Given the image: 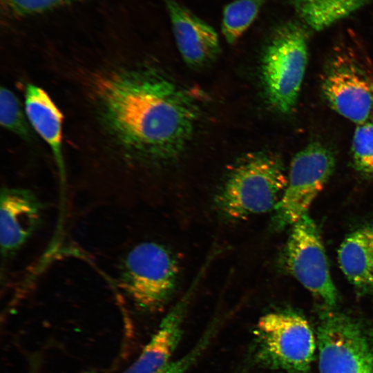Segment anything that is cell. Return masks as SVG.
Returning <instances> with one entry per match:
<instances>
[{"instance_id": "obj_20", "label": "cell", "mask_w": 373, "mask_h": 373, "mask_svg": "<svg viewBox=\"0 0 373 373\" xmlns=\"http://www.w3.org/2000/svg\"><path fill=\"white\" fill-rule=\"evenodd\" d=\"M81 0H4L6 6L21 15H35Z\"/></svg>"}, {"instance_id": "obj_2", "label": "cell", "mask_w": 373, "mask_h": 373, "mask_svg": "<svg viewBox=\"0 0 373 373\" xmlns=\"http://www.w3.org/2000/svg\"><path fill=\"white\" fill-rule=\"evenodd\" d=\"M287 180L276 155L249 153L231 169L216 195V207L225 218L236 221L274 211Z\"/></svg>"}, {"instance_id": "obj_12", "label": "cell", "mask_w": 373, "mask_h": 373, "mask_svg": "<svg viewBox=\"0 0 373 373\" xmlns=\"http://www.w3.org/2000/svg\"><path fill=\"white\" fill-rule=\"evenodd\" d=\"M195 284L166 314L138 358L123 373H155L171 361L182 335L183 321Z\"/></svg>"}, {"instance_id": "obj_8", "label": "cell", "mask_w": 373, "mask_h": 373, "mask_svg": "<svg viewBox=\"0 0 373 373\" xmlns=\"http://www.w3.org/2000/svg\"><path fill=\"white\" fill-rule=\"evenodd\" d=\"M284 261L289 273L303 287L325 307L334 309L337 291L330 276L318 228L307 213L291 226Z\"/></svg>"}, {"instance_id": "obj_9", "label": "cell", "mask_w": 373, "mask_h": 373, "mask_svg": "<svg viewBox=\"0 0 373 373\" xmlns=\"http://www.w3.org/2000/svg\"><path fill=\"white\" fill-rule=\"evenodd\" d=\"M330 106L338 114L358 124L372 113L371 88L356 57L336 54L329 61L321 84Z\"/></svg>"}, {"instance_id": "obj_13", "label": "cell", "mask_w": 373, "mask_h": 373, "mask_svg": "<svg viewBox=\"0 0 373 373\" xmlns=\"http://www.w3.org/2000/svg\"><path fill=\"white\" fill-rule=\"evenodd\" d=\"M338 263L356 291L373 295V220L350 233L338 251Z\"/></svg>"}, {"instance_id": "obj_10", "label": "cell", "mask_w": 373, "mask_h": 373, "mask_svg": "<svg viewBox=\"0 0 373 373\" xmlns=\"http://www.w3.org/2000/svg\"><path fill=\"white\" fill-rule=\"evenodd\" d=\"M42 206L31 191L4 187L1 192L0 241L3 257L19 251L38 229Z\"/></svg>"}, {"instance_id": "obj_21", "label": "cell", "mask_w": 373, "mask_h": 373, "mask_svg": "<svg viewBox=\"0 0 373 373\" xmlns=\"http://www.w3.org/2000/svg\"><path fill=\"white\" fill-rule=\"evenodd\" d=\"M358 61L363 69L365 75L367 77V79L368 80L372 95V112H373V66L370 63V60H368L367 57H365L363 59H361V61L358 59Z\"/></svg>"}, {"instance_id": "obj_15", "label": "cell", "mask_w": 373, "mask_h": 373, "mask_svg": "<svg viewBox=\"0 0 373 373\" xmlns=\"http://www.w3.org/2000/svg\"><path fill=\"white\" fill-rule=\"evenodd\" d=\"M299 18L320 31L348 16L370 0H288Z\"/></svg>"}, {"instance_id": "obj_4", "label": "cell", "mask_w": 373, "mask_h": 373, "mask_svg": "<svg viewBox=\"0 0 373 373\" xmlns=\"http://www.w3.org/2000/svg\"><path fill=\"white\" fill-rule=\"evenodd\" d=\"M251 356L260 367L305 373L314 361L317 341L300 314L280 310L262 316L254 332Z\"/></svg>"}, {"instance_id": "obj_3", "label": "cell", "mask_w": 373, "mask_h": 373, "mask_svg": "<svg viewBox=\"0 0 373 373\" xmlns=\"http://www.w3.org/2000/svg\"><path fill=\"white\" fill-rule=\"evenodd\" d=\"M307 64V33L289 21L278 26L264 49L260 79L265 99L274 110L289 113L295 107Z\"/></svg>"}, {"instance_id": "obj_19", "label": "cell", "mask_w": 373, "mask_h": 373, "mask_svg": "<svg viewBox=\"0 0 373 373\" xmlns=\"http://www.w3.org/2000/svg\"><path fill=\"white\" fill-rule=\"evenodd\" d=\"M216 329V326L209 328L190 351L176 361H171L155 373H186L206 350L215 334Z\"/></svg>"}, {"instance_id": "obj_7", "label": "cell", "mask_w": 373, "mask_h": 373, "mask_svg": "<svg viewBox=\"0 0 373 373\" xmlns=\"http://www.w3.org/2000/svg\"><path fill=\"white\" fill-rule=\"evenodd\" d=\"M335 156L320 142H312L293 157L287 185L274 209L272 226L276 230L291 227L307 211L323 189L335 168Z\"/></svg>"}, {"instance_id": "obj_11", "label": "cell", "mask_w": 373, "mask_h": 373, "mask_svg": "<svg viewBox=\"0 0 373 373\" xmlns=\"http://www.w3.org/2000/svg\"><path fill=\"white\" fill-rule=\"evenodd\" d=\"M177 48L190 66L199 67L213 61L220 51L216 31L175 0H164Z\"/></svg>"}, {"instance_id": "obj_14", "label": "cell", "mask_w": 373, "mask_h": 373, "mask_svg": "<svg viewBox=\"0 0 373 373\" xmlns=\"http://www.w3.org/2000/svg\"><path fill=\"white\" fill-rule=\"evenodd\" d=\"M24 109L34 131L49 146L61 176H63V114L49 95L32 83H27L25 86Z\"/></svg>"}, {"instance_id": "obj_1", "label": "cell", "mask_w": 373, "mask_h": 373, "mask_svg": "<svg viewBox=\"0 0 373 373\" xmlns=\"http://www.w3.org/2000/svg\"><path fill=\"white\" fill-rule=\"evenodd\" d=\"M87 85L94 122L122 167L171 160L186 146L197 103L154 68L107 64L88 75Z\"/></svg>"}, {"instance_id": "obj_5", "label": "cell", "mask_w": 373, "mask_h": 373, "mask_svg": "<svg viewBox=\"0 0 373 373\" xmlns=\"http://www.w3.org/2000/svg\"><path fill=\"white\" fill-rule=\"evenodd\" d=\"M179 272L176 258L168 248L146 241L135 245L124 256L119 283L136 307L154 312L171 298Z\"/></svg>"}, {"instance_id": "obj_6", "label": "cell", "mask_w": 373, "mask_h": 373, "mask_svg": "<svg viewBox=\"0 0 373 373\" xmlns=\"http://www.w3.org/2000/svg\"><path fill=\"white\" fill-rule=\"evenodd\" d=\"M316 337L319 373H373V339L356 320L325 307Z\"/></svg>"}, {"instance_id": "obj_16", "label": "cell", "mask_w": 373, "mask_h": 373, "mask_svg": "<svg viewBox=\"0 0 373 373\" xmlns=\"http://www.w3.org/2000/svg\"><path fill=\"white\" fill-rule=\"evenodd\" d=\"M265 0H235L223 10L222 32L227 43L235 44L257 17Z\"/></svg>"}, {"instance_id": "obj_18", "label": "cell", "mask_w": 373, "mask_h": 373, "mask_svg": "<svg viewBox=\"0 0 373 373\" xmlns=\"http://www.w3.org/2000/svg\"><path fill=\"white\" fill-rule=\"evenodd\" d=\"M351 153L355 169L365 176H373V122H366L356 126Z\"/></svg>"}, {"instance_id": "obj_17", "label": "cell", "mask_w": 373, "mask_h": 373, "mask_svg": "<svg viewBox=\"0 0 373 373\" xmlns=\"http://www.w3.org/2000/svg\"><path fill=\"white\" fill-rule=\"evenodd\" d=\"M0 123L3 128L26 143H36L35 131L20 100L10 89L3 86L0 89Z\"/></svg>"}]
</instances>
